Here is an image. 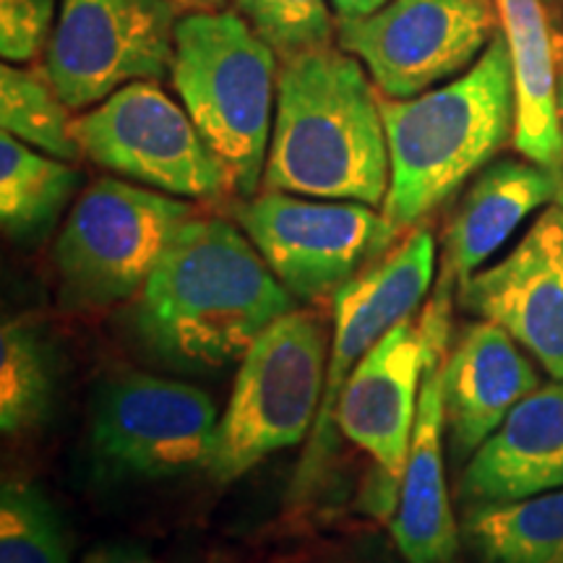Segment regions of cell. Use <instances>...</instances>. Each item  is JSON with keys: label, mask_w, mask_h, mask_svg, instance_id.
<instances>
[{"label": "cell", "mask_w": 563, "mask_h": 563, "mask_svg": "<svg viewBox=\"0 0 563 563\" xmlns=\"http://www.w3.org/2000/svg\"><path fill=\"white\" fill-rule=\"evenodd\" d=\"M435 241L431 230L415 228L373 269L350 277L334 292V334L329 347V371L311 446L302 456L295 496L302 498L323 473L334 446V410L350 373L389 334L391 327L410 319L433 285Z\"/></svg>", "instance_id": "7c38bea8"}, {"label": "cell", "mask_w": 563, "mask_h": 563, "mask_svg": "<svg viewBox=\"0 0 563 563\" xmlns=\"http://www.w3.org/2000/svg\"><path fill=\"white\" fill-rule=\"evenodd\" d=\"M277 58L238 11L186 13L175 30V89L243 199L264 183Z\"/></svg>", "instance_id": "277c9868"}, {"label": "cell", "mask_w": 563, "mask_h": 563, "mask_svg": "<svg viewBox=\"0 0 563 563\" xmlns=\"http://www.w3.org/2000/svg\"><path fill=\"white\" fill-rule=\"evenodd\" d=\"M501 30L496 0H389L336 19V45L355 55L391 100H410L462 76Z\"/></svg>", "instance_id": "ba28073f"}, {"label": "cell", "mask_w": 563, "mask_h": 563, "mask_svg": "<svg viewBox=\"0 0 563 563\" xmlns=\"http://www.w3.org/2000/svg\"><path fill=\"white\" fill-rule=\"evenodd\" d=\"M538 389V371L509 332L493 321L470 323L443 363V422L454 460H470Z\"/></svg>", "instance_id": "2e32d148"}, {"label": "cell", "mask_w": 563, "mask_h": 563, "mask_svg": "<svg viewBox=\"0 0 563 563\" xmlns=\"http://www.w3.org/2000/svg\"><path fill=\"white\" fill-rule=\"evenodd\" d=\"M551 203H563V175L530 159L485 165L449 220L443 266L460 282L467 279L527 217Z\"/></svg>", "instance_id": "ac0fdd59"}, {"label": "cell", "mask_w": 563, "mask_h": 563, "mask_svg": "<svg viewBox=\"0 0 563 563\" xmlns=\"http://www.w3.org/2000/svg\"><path fill=\"white\" fill-rule=\"evenodd\" d=\"M378 100L391 167L382 207L384 253L514 141L517 84L504 32H496L473 68L443 87L410 100Z\"/></svg>", "instance_id": "3957f363"}, {"label": "cell", "mask_w": 563, "mask_h": 563, "mask_svg": "<svg viewBox=\"0 0 563 563\" xmlns=\"http://www.w3.org/2000/svg\"><path fill=\"white\" fill-rule=\"evenodd\" d=\"M559 102H561V121H563V68L559 74Z\"/></svg>", "instance_id": "4dcf8cb0"}, {"label": "cell", "mask_w": 563, "mask_h": 563, "mask_svg": "<svg viewBox=\"0 0 563 563\" xmlns=\"http://www.w3.org/2000/svg\"><path fill=\"white\" fill-rule=\"evenodd\" d=\"M217 428V407L199 386L125 373L97 391L91 446L118 473L159 481L209 470Z\"/></svg>", "instance_id": "30bf717a"}, {"label": "cell", "mask_w": 563, "mask_h": 563, "mask_svg": "<svg viewBox=\"0 0 563 563\" xmlns=\"http://www.w3.org/2000/svg\"><path fill=\"white\" fill-rule=\"evenodd\" d=\"M0 563H70L66 522L37 483H3Z\"/></svg>", "instance_id": "cb8c5ba5"}, {"label": "cell", "mask_w": 563, "mask_h": 563, "mask_svg": "<svg viewBox=\"0 0 563 563\" xmlns=\"http://www.w3.org/2000/svg\"><path fill=\"white\" fill-rule=\"evenodd\" d=\"M344 563H407L402 555H394L389 548H384L382 543H376V540H365L352 551Z\"/></svg>", "instance_id": "83f0119b"}, {"label": "cell", "mask_w": 563, "mask_h": 563, "mask_svg": "<svg viewBox=\"0 0 563 563\" xmlns=\"http://www.w3.org/2000/svg\"><path fill=\"white\" fill-rule=\"evenodd\" d=\"M452 272L443 266L439 290L422 308L420 323L428 332V365L420 386L418 420L389 519L394 548L407 563H460L462 530L456 525L446 488V422H443V363L449 355V302Z\"/></svg>", "instance_id": "5bb4252c"}, {"label": "cell", "mask_w": 563, "mask_h": 563, "mask_svg": "<svg viewBox=\"0 0 563 563\" xmlns=\"http://www.w3.org/2000/svg\"><path fill=\"white\" fill-rule=\"evenodd\" d=\"M389 139L365 66L342 47L285 58L264 191L384 207Z\"/></svg>", "instance_id": "7a4b0ae2"}, {"label": "cell", "mask_w": 563, "mask_h": 563, "mask_svg": "<svg viewBox=\"0 0 563 563\" xmlns=\"http://www.w3.org/2000/svg\"><path fill=\"white\" fill-rule=\"evenodd\" d=\"M79 186L81 173L68 162L32 150L11 133L0 136V222L11 241H42Z\"/></svg>", "instance_id": "44dd1931"}, {"label": "cell", "mask_w": 563, "mask_h": 563, "mask_svg": "<svg viewBox=\"0 0 563 563\" xmlns=\"http://www.w3.org/2000/svg\"><path fill=\"white\" fill-rule=\"evenodd\" d=\"M327 327L292 311L272 321L241 357L230 402L217 428L209 475L232 483L316 426L329 371Z\"/></svg>", "instance_id": "5b68a950"}, {"label": "cell", "mask_w": 563, "mask_h": 563, "mask_svg": "<svg viewBox=\"0 0 563 563\" xmlns=\"http://www.w3.org/2000/svg\"><path fill=\"white\" fill-rule=\"evenodd\" d=\"M232 214L282 285L302 300L336 292L365 256H382L384 217L361 201L264 191Z\"/></svg>", "instance_id": "8fae6325"}, {"label": "cell", "mask_w": 563, "mask_h": 563, "mask_svg": "<svg viewBox=\"0 0 563 563\" xmlns=\"http://www.w3.org/2000/svg\"><path fill=\"white\" fill-rule=\"evenodd\" d=\"M386 3H389V0H332V9L336 13V19H357L368 16V13L378 11Z\"/></svg>", "instance_id": "f1b7e54d"}, {"label": "cell", "mask_w": 563, "mask_h": 563, "mask_svg": "<svg viewBox=\"0 0 563 563\" xmlns=\"http://www.w3.org/2000/svg\"><path fill=\"white\" fill-rule=\"evenodd\" d=\"M68 104L60 100L45 68H24L3 63L0 68V125L3 133L24 141L32 150L55 159L74 162L79 157V141L74 136V121Z\"/></svg>", "instance_id": "603a6c76"}, {"label": "cell", "mask_w": 563, "mask_h": 563, "mask_svg": "<svg viewBox=\"0 0 563 563\" xmlns=\"http://www.w3.org/2000/svg\"><path fill=\"white\" fill-rule=\"evenodd\" d=\"M410 319L391 327L355 365L334 410L340 433L376 464L365 509L382 519H391L397 509L428 365V332Z\"/></svg>", "instance_id": "4fadbf2b"}, {"label": "cell", "mask_w": 563, "mask_h": 563, "mask_svg": "<svg viewBox=\"0 0 563 563\" xmlns=\"http://www.w3.org/2000/svg\"><path fill=\"white\" fill-rule=\"evenodd\" d=\"M60 0H0V55L30 63L47 51Z\"/></svg>", "instance_id": "484cf974"}, {"label": "cell", "mask_w": 563, "mask_h": 563, "mask_svg": "<svg viewBox=\"0 0 563 563\" xmlns=\"http://www.w3.org/2000/svg\"><path fill=\"white\" fill-rule=\"evenodd\" d=\"M517 84L514 146L525 159L563 175L559 63L543 0H496Z\"/></svg>", "instance_id": "d6986e66"}, {"label": "cell", "mask_w": 563, "mask_h": 563, "mask_svg": "<svg viewBox=\"0 0 563 563\" xmlns=\"http://www.w3.org/2000/svg\"><path fill=\"white\" fill-rule=\"evenodd\" d=\"M55 357L47 336L32 321H5L0 329V431L24 435L51 418Z\"/></svg>", "instance_id": "7402d4cb"}, {"label": "cell", "mask_w": 563, "mask_h": 563, "mask_svg": "<svg viewBox=\"0 0 563 563\" xmlns=\"http://www.w3.org/2000/svg\"><path fill=\"white\" fill-rule=\"evenodd\" d=\"M460 302L563 382V203H551L509 256L462 279Z\"/></svg>", "instance_id": "9a60e30c"}, {"label": "cell", "mask_w": 563, "mask_h": 563, "mask_svg": "<svg viewBox=\"0 0 563 563\" xmlns=\"http://www.w3.org/2000/svg\"><path fill=\"white\" fill-rule=\"evenodd\" d=\"M235 11L282 60L332 45L327 0H235Z\"/></svg>", "instance_id": "d4e9b609"}, {"label": "cell", "mask_w": 563, "mask_h": 563, "mask_svg": "<svg viewBox=\"0 0 563 563\" xmlns=\"http://www.w3.org/2000/svg\"><path fill=\"white\" fill-rule=\"evenodd\" d=\"M175 0H60L45 74L70 110L100 104L133 81L173 74Z\"/></svg>", "instance_id": "52a82bcc"}, {"label": "cell", "mask_w": 563, "mask_h": 563, "mask_svg": "<svg viewBox=\"0 0 563 563\" xmlns=\"http://www.w3.org/2000/svg\"><path fill=\"white\" fill-rule=\"evenodd\" d=\"M543 3L548 9H559V5H563V0H543Z\"/></svg>", "instance_id": "1f68e13d"}, {"label": "cell", "mask_w": 563, "mask_h": 563, "mask_svg": "<svg viewBox=\"0 0 563 563\" xmlns=\"http://www.w3.org/2000/svg\"><path fill=\"white\" fill-rule=\"evenodd\" d=\"M81 154L104 170L178 199L232 191L186 108L154 81H133L74 121Z\"/></svg>", "instance_id": "9c48e42d"}, {"label": "cell", "mask_w": 563, "mask_h": 563, "mask_svg": "<svg viewBox=\"0 0 563 563\" xmlns=\"http://www.w3.org/2000/svg\"><path fill=\"white\" fill-rule=\"evenodd\" d=\"M84 563H165L159 559H152L144 548L136 545H121V543H110V545H100L95 551L87 553ZM203 563H222L220 559H209Z\"/></svg>", "instance_id": "4316f807"}, {"label": "cell", "mask_w": 563, "mask_h": 563, "mask_svg": "<svg viewBox=\"0 0 563 563\" xmlns=\"http://www.w3.org/2000/svg\"><path fill=\"white\" fill-rule=\"evenodd\" d=\"M563 488V382L540 386L467 460L462 506L506 504Z\"/></svg>", "instance_id": "e0dca14e"}, {"label": "cell", "mask_w": 563, "mask_h": 563, "mask_svg": "<svg viewBox=\"0 0 563 563\" xmlns=\"http://www.w3.org/2000/svg\"><path fill=\"white\" fill-rule=\"evenodd\" d=\"M180 5V11L194 13V11H222L224 0H175Z\"/></svg>", "instance_id": "f546056e"}, {"label": "cell", "mask_w": 563, "mask_h": 563, "mask_svg": "<svg viewBox=\"0 0 563 563\" xmlns=\"http://www.w3.org/2000/svg\"><path fill=\"white\" fill-rule=\"evenodd\" d=\"M460 530L477 563H563V488L464 506Z\"/></svg>", "instance_id": "ffe728a7"}, {"label": "cell", "mask_w": 563, "mask_h": 563, "mask_svg": "<svg viewBox=\"0 0 563 563\" xmlns=\"http://www.w3.org/2000/svg\"><path fill=\"white\" fill-rule=\"evenodd\" d=\"M194 207L178 196L102 178L79 196L55 243L68 308L91 311L139 295Z\"/></svg>", "instance_id": "8992f818"}, {"label": "cell", "mask_w": 563, "mask_h": 563, "mask_svg": "<svg viewBox=\"0 0 563 563\" xmlns=\"http://www.w3.org/2000/svg\"><path fill=\"white\" fill-rule=\"evenodd\" d=\"M292 311L249 235L220 217L180 224L129 311L141 347L175 371H217Z\"/></svg>", "instance_id": "6da1fadb"}]
</instances>
